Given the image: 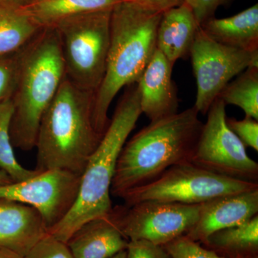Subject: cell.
<instances>
[{
	"instance_id": "6da1fadb",
	"label": "cell",
	"mask_w": 258,
	"mask_h": 258,
	"mask_svg": "<svg viewBox=\"0 0 258 258\" xmlns=\"http://www.w3.org/2000/svg\"><path fill=\"white\" fill-rule=\"evenodd\" d=\"M203 125L194 106L151 121L123 146L112 181L111 196L121 199L171 166L191 162Z\"/></svg>"
},
{
	"instance_id": "7a4b0ae2",
	"label": "cell",
	"mask_w": 258,
	"mask_h": 258,
	"mask_svg": "<svg viewBox=\"0 0 258 258\" xmlns=\"http://www.w3.org/2000/svg\"><path fill=\"white\" fill-rule=\"evenodd\" d=\"M162 14L127 2L112 10L106 72L93 96V123L101 137L111 120L108 110L115 96L125 86L138 83L157 50Z\"/></svg>"
},
{
	"instance_id": "3957f363",
	"label": "cell",
	"mask_w": 258,
	"mask_h": 258,
	"mask_svg": "<svg viewBox=\"0 0 258 258\" xmlns=\"http://www.w3.org/2000/svg\"><path fill=\"white\" fill-rule=\"evenodd\" d=\"M93 96L64 77L40 120L35 171L62 169L82 176L102 139L93 123Z\"/></svg>"
},
{
	"instance_id": "277c9868",
	"label": "cell",
	"mask_w": 258,
	"mask_h": 258,
	"mask_svg": "<svg viewBox=\"0 0 258 258\" xmlns=\"http://www.w3.org/2000/svg\"><path fill=\"white\" fill-rule=\"evenodd\" d=\"M66 77L60 42L54 28H42L19 50L11 100L10 134L13 147H35L40 120Z\"/></svg>"
},
{
	"instance_id": "5b68a950",
	"label": "cell",
	"mask_w": 258,
	"mask_h": 258,
	"mask_svg": "<svg viewBox=\"0 0 258 258\" xmlns=\"http://www.w3.org/2000/svg\"><path fill=\"white\" fill-rule=\"evenodd\" d=\"M142 114L137 83L128 86L104 135L81 176L77 199L69 213L47 231L66 243L81 226L111 212V187L120 153Z\"/></svg>"
},
{
	"instance_id": "8992f818",
	"label": "cell",
	"mask_w": 258,
	"mask_h": 258,
	"mask_svg": "<svg viewBox=\"0 0 258 258\" xmlns=\"http://www.w3.org/2000/svg\"><path fill=\"white\" fill-rule=\"evenodd\" d=\"M111 11L71 17L52 27L60 42L66 79L84 91L96 92L104 77Z\"/></svg>"
},
{
	"instance_id": "52a82bcc",
	"label": "cell",
	"mask_w": 258,
	"mask_h": 258,
	"mask_svg": "<svg viewBox=\"0 0 258 258\" xmlns=\"http://www.w3.org/2000/svg\"><path fill=\"white\" fill-rule=\"evenodd\" d=\"M258 189L257 183L225 177L191 162L171 166L157 179L122 198L125 205L144 201L200 205L212 199Z\"/></svg>"
},
{
	"instance_id": "ba28073f",
	"label": "cell",
	"mask_w": 258,
	"mask_h": 258,
	"mask_svg": "<svg viewBox=\"0 0 258 258\" xmlns=\"http://www.w3.org/2000/svg\"><path fill=\"white\" fill-rule=\"evenodd\" d=\"M200 205L144 201L116 205L107 217L128 241L164 246L186 235L196 224Z\"/></svg>"
},
{
	"instance_id": "9c48e42d",
	"label": "cell",
	"mask_w": 258,
	"mask_h": 258,
	"mask_svg": "<svg viewBox=\"0 0 258 258\" xmlns=\"http://www.w3.org/2000/svg\"><path fill=\"white\" fill-rule=\"evenodd\" d=\"M207 114L191 163L218 175L258 184V164L227 125L225 103L217 98Z\"/></svg>"
},
{
	"instance_id": "30bf717a",
	"label": "cell",
	"mask_w": 258,
	"mask_h": 258,
	"mask_svg": "<svg viewBox=\"0 0 258 258\" xmlns=\"http://www.w3.org/2000/svg\"><path fill=\"white\" fill-rule=\"evenodd\" d=\"M196 79L194 107L207 115L231 80L250 66H258V52H249L222 45L210 38L201 26L189 53Z\"/></svg>"
},
{
	"instance_id": "8fae6325",
	"label": "cell",
	"mask_w": 258,
	"mask_h": 258,
	"mask_svg": "<svg viewBox=\"0 0 258 258\" xmlns=\"http://www.w3.org/2000/svg\"><path fill=\"white\" fill-rule=\"evenodd\" d=\"M81 176L52 169L24 181L0 186V199L25 204L41 214L47 231L60 222L74 206Z\"/></svg>"
},
{
	"instance_id": "7c38bea8",
	"label": "cell",
	"mask_w": 258,
	"mask_h": 258,
	"mask_svg": "<svg viewBox=\"0 0 258 258\" xmlns=\"http://www.w3.org/2000/svg\"><path fill=\"white\" fill-rule=\"evenodd\" d=\"M258 215V189L223 195L200 206L196 224L186 236L203 242L217 231L242 225Z\"/></svg>"
},
{
	"instance_id": "4fadbf2b",
	"label": "cell",
	"mask_w": 258,
	"mask_h": 258,
	"mask_svg": "<svg viewBox=\"0 0 258 258\" xmlns=\"http://www.w3.org/2000/svg\"><path fill=\"white\" fill-rule=\"evenodd\" d=\"M173 67L157 49L137 83L141 109L151 121L178 113L179 103L172 80Z\"/></svg>"
},
{
	"instance_id": "5bb4252c",
	"label": "cell",
	"mask_w": 258,
	"mask_h": 258,
	"mask_svg": "<svg viewBox=\"0 0 258 258\" xmlns=\"http://www.w3.org/2000/svg\"><path fill=\"white\" fill-rule=\"evenodd\" d=\"M47 235L46 223L37 209L0 199V247L25 257Z\"/></svg>"
},
{
	"instance_id": "9a60e30c",
	"label": "cell",
	"mask_w": 258,
	"mask_h": 258,
	"mask_svg": "<svg viewBox=\"0 0 258 258\" xmlns=\"http://www.w3.org/2000/svg\"><path fill=\"white\" fill-rule=\"evenodd\" d=\"M200 25L186 3L164 12L157 32V48L173 66L189 55Z\"/></svg>"
},
{
	"instance_id": "2e32d148",
	"label": "cell",
	"mask_w": 258,
	"mask_h": 258,
	"mask_svg": "<svg viewBox=\"0 0 258 258\" xmlns=\"http://www.w3.org/2000/svg\"><path fill=\"white\" fill-rule=\"evenodd\" d=\"M128 244L107 217L83 224L66 242L74 258H109L126 249Z\"/></svg>"
},
{
	"instance_id": "e0dca14e",
	"label": "cell",
	"mask_w": 258,
	"mask_h": 258,
	"mask_svg": "<svg viewBox=\"0 0 258 258\" xmlns=\"http://www.w3.org/2000/svg\"><path fill=\"white\" fill-rule=\"evenodd\" d=\"M210 38L222 45L258 52V5L229 18H212L201 25Z\"/></svg>"
},
{
	"instance_id": "ac0fdd59",
	"label": "cell",
	"mask_w": 258,
	"mask_h": 258,
	"mask_svg": "<svg viewBox=\"0 0 258 258\" xmlns=\"http://www.w3.org/2000/svg\"><path fill=\"white\" fill-rule=\"evenodd\" d=\"M121 0H32L23 5L40 28H52L64 19L96 12L108 11Z\"/></svg>"
},
{
	"instance_id": "d6986e66",
	"label": "cell",
	"mask_w": 258,
	"mask_h": 258,
	"mask_svg": "<svg viewBox=\"0 0 258 258\" xmlns=\"http://www.w3.org/2000/svg\"><path fill=\"white\" fill-rule=\"evenodd\" d=\"M41 29L23 5L13 0H0V55L18 52Z\"/></svg>"
},
{
	"instance_id": "ffe728a7",
	"label": "cell",
	"mask_w": 258,
	"mask_h": 258,
	"mask_svg": "<svg viewBox=\"0 0 258 258\" xmlns=\"http://www.w3.org/2000/svg\"><path fill=\"white\" fill-rule=\"evenodd\" d=\"M203 242L225 258H257L258 215L242 225L217 231Z\"/></svg>"
},
{
	"instance_id": "44dd1931",
	"label": "cell",
	"mask_w": 258,
	"mask_h": 258,
	"mask_svg": "<svg viewBox=\"0 0 258 258\" xmlns=\"http://www.w3.org/2000/svg\"><path fill=\"white\" fill-rule=\"evenodd\" d=\"M227 105L238 106L245 117L258 120V66H250L229 83L218 96Z\"/></svg>"
},
{
	"instance_id": "7402d4cb",
	"label": "cell",
	"mask_w": 258,
	"mask_h": 258,
	"mask_svg": "<svg viewBox=\"0 0 258 258\" xmlns=\"http://www.w3.org/2000/svg\"><path fill=\"white\" fill-rule=\"evenodd\" d=\"M13 114L11 100L0 102V170L5 171L13 182L24 181L38 174L18 162L10 139V126Z\"/></svg>"
},
{
	"instance_id": "603a6c76",
	"label": "cell",
	"mask_w": 258,
	"mask_h": 258,
	"mask_svg": "<svg viewBox=\"0 0 258 258\" xmlns=\"http://www.w3.org/2000/svg\"><path fill=\"white\" fill-rule=\"evenodd\" d=\"M171 258H225L182 235L163 246Z\"/></svg>"
},
{
	"instance_id": "cb8c5ba5",
	"label": "cell",
	"mask_w": 258,
	"mask_h": 258,
	"mask_svg": "<svg viewBox=\"0 0 258 258\" xmlns=\"http://www.w3.org/2000/svg\"><path fill=\"white\" fill-rule=\"evenodd\" d=\"M19 50L0 55V102L10 99L15 87L18 71Z\"/></svg>"
},
{
	"instance_id": "d4e9b609",
	"label": "cell",
	"mask_w": 258,
	"mask_h": 258,
	"mask_svg": "<svg viewBox=\"0 0 258 258\" xmlns=\"http://www.w3.org/2000/svg\"><path fill=\"white\" fill-rule=\"evenodd\" d=\"M24 258H74L67 244L52 236L45 235Z\"/></svg>"
},
{
	"instance_id": "484cf974",
	"label": "cell",
	"mask_w": 258,
	"mask_h": 258,
	"mask_svg": "<svg viewBox=\"0 0 258 258\" xmlns=\"http://www.w3.org/2000/svg\"><path fill=\"white\" fill-rule=\"evenodd\" d=\"M229 128L240 139L244 147L252 148L256 152L258 151V123L257 120L249 117L244 119L227 118Z\"/></svg>"
},
{
	"instance_id": "4316f807",
	"label": "cell",
	"mask_w": 258,
	"mask_h": 258,
	"mask_svg": "<svg viewBox=\"0 0 258 258\" xmlns=\"http://www.w3.org/2000/svg\"><path fill=\"white\" fill-rule=\"evenodd\" d=\"M126 258H171L163 246L146 240L129 241Z\"/></svg>"
},
{
	"instance_id": "83f0119b",
	"label": "cell",
	"mask_w": 258,
	"mask_h": 258,
	"mask_svg": "<svg viewBox=\"0 0 258 258\" xmlns=\"http://www.w3.org/2000/svg\"><path fill=\"white\" fill-rule=\"evenodd\" d=\"M226 0H184V3L192 10L195 18L201 26L205 21L213 18L217 8Z\"/></svg>"
},
{
	"instance_id": "f1b7e54d",
	"label": "cell",
	"mask_w": 258,
	"mask_h": 258,
	"mask_svg": "<svg viewBox=\"0 0 258 258\" xmlns=\"http://www.w3.org/2000/svg\"><path fill=\"white\" fill-rule=\"evenodd\" d=\"M122 2L134 3L144 9L164 13L166 10L180 6L184 3V0H121Z\"/></svg>"
},
{
	"instance_id": "f546056e",
	"label": "cell",
	"mask_w": 258,
	"mask_h": 258,
	"mask_svg": "<svg viewBox=\"0 0 258 258\" xmlns=\"http://www.w3.org/2000/svg\"><path fill=\"white\" fill-rule=\"evenodd\" d=\"M0 258H24L14 251L10 250L5 247H0Z\"/></svg>"
},
{
	"instance_id": "4dcf8cb0",
	"label": "cell",
	"mask_w": 258,
	"mask_h": 258,
	"mask_svg": "<svg viewBox=\"0 0 258 258\" xmlns=\"http://www.w3.org/2000/svg\"><path fill=\"white\" fill-rule=\"evenodd\" d=\"M12 182H13V181L11 178L5 171L0 170V186L10 184Z\"/></svg>"
},
{
	"instance_id": "1f68e13d",
	"label": "cell",
	"mask_w": 258,
	"mask_h": 258,
	"mask_svg": "<svg viewBox=\"0 0 258 258\" xmlns=\"http://www.w3.org/2000/svg\"><path fill=\"white\" fill-rule=\"evenodd\" d=\"M109 258H126V249L120 251V252H118V253L114 254V255Z\"/></svg>"
},
{
	"instance_id": "d6a6232c",
	"label": "cell",
	"mask_w": 258,
	"mask_h": 258,
	"mask_svg": "<svg viewBox=\"0 0 258 258\" xmlns=\"http://www.w3.org/2000/svg\"><path fill=\"white\" fill-rule=\"evenodd\" d=\"M13 1L16 2V3H20L22 5H25L27 3H30L32 0H13Z\"/></svg>"
}]
</instances>
